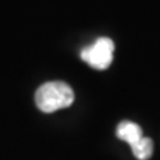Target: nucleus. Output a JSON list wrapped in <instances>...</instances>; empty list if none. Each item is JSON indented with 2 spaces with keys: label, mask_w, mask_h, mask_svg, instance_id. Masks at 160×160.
Segmentation results:
<instances>
[{
  "label": "nucleus",
  "mask_w": 160,
  "mask_h": 160,
  "mask_svg": "<svg viewBox=\"0 0 160 160\" xmlns=\"http://www.w3.org/2000/svg\"><path fill=\"white\" fill-rule=\"evenodd\" d=\"M117 137L122 139V141H125L128 142L129 145H135V144L144 137L142 135V129H141V126H138L137 123H133V122H120L119 126H117Z\"/></svg>",
  "instance_id": "3"
},
{
  "label": "nucleus",
  "mask_w": 160,
  "mask_h": 160,
  "mask_svg": "<svg viewBox=\"0 0 160 160\" xmlns=\"http://www.w3.org/2000/svg\"><path fill=\"white\" fill-rule=\"evenodd\" d=\"M132 153L137 157L138 160H148L153 154V150H154V145H153V141L147 137H142L139 141H138L135 145H132Z\"/></svg>",
  "instance_id": "4"
},
{
  "label": "nucleus",
  "mask_w": 160,
  "mask_h": 160,
  "mask_svg": "<svg viewBox=\"0 0 160 160\" xmlns=\"http://www.w3.org/2000/svg\"><path fill=\"white\" fill-rule=\"evenodd\" d=\"M114 43L108 37H99L93 45L85 48L80 57L86 64H89L95 70H105L113 61Z\"/></svg>",
  "instance_id": "2"
},
{
  "label": "nucleus",
  "mask_w": 160,
  "mask_h": 160,
  "mask_svg": "<svg viewBox=\"0 0 160 160\" xmlns=\"http://www.w3.org/2000/svg\"><path fill=\"white\" fill-rule=\"evenodd\" d=\"M74 101V92L64 82H48L36 92V104L43 113L67 108Z\"/></svg>",
  "instance_id": "1"
}]
</instances>
